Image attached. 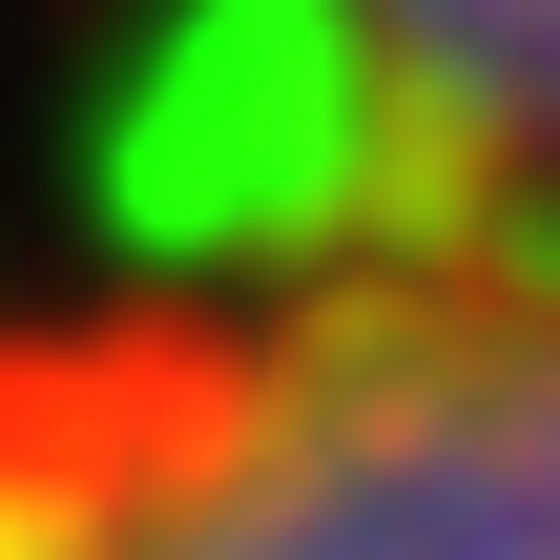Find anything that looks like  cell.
Here are the masks:
<instances>
[{"mask_svg": "<svg viewBox=\"0 0 560 560\" xmlns=\"http://www.w3.org/2000/svg\"><path fill=\"white\" fill-rule=\"evenodd\" d=\"M0 560H560V249L374 208L21 291Z\"/></svg>", "mask_w": 560, "mask_h": 560, "instance_id": "1", "label": "cell"}, {"mask_svg": "<svg viewBox=\"0 0 560 560\" xmlns=\"http://www.w3.org/2000/svg\"><path fill=\"white\" fill-rule=\"evenodd\" d=\"M249 21L395 145V208L560 249V0H249Z\"/></svg>", "mask_w": 560, "mask_h": 560, "instance_id": "2", "label": "cell"}]
</instances>
